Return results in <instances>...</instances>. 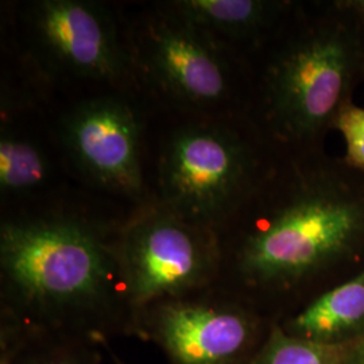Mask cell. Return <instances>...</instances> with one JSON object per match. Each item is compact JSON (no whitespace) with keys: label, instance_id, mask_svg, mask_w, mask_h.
Segmentation results:
<instances>
[{"label":"cell","instance_id":"obj_1","mask_svg":"<svg viewBox=\"0 0 364 364\" xmlns=\"http://www.w3.org/2000/svg\"><path fill=\"white\" fill-rule=\"evenodd\" d=\"M117 230L68 215L19 218L0 228V317L27 332L102 346L138 338Z\"/></svg>","mask_w":364,"mask_h":364},{"label":"cell","instance_id":"obj_2","mask_svg":"<svg viewBox=\"0 0 364 364\" xmlns=\"http://www.w3.org/2000/svg\"><path fill=\"white\" fill-rule=\"evenodd\" d=\"M221 243L219 282L255 305L287 297L364 243V174L304 169Z\"/></svg>","mask_w":364,"mask_h":364},{"label":"cell","instance_id":"obj_3","mask_svg":"<svg viewBox=\"0 0 364 364\" xmlns=\"http://www.w3.org/2000/svg\"><path fill=\"white\" fill-rule=\"evenodd\" d=\"M363 60L351 27L326 23L291 39L266 73L269 120L284 139L309 142L333 126L351 102L352 84Z\"/></svg>","mask_w":364,"mask_h":364},{"label":"cell","instance_id":"obj_4","mask_svg":"<svg viewBox=\"0 0 364 364\" xmlns=\"http://www.w3.org/2000/svg\"><path fill=\"white\" fill-rule=\"evenodd\" d=\"M257 162L242 136L221 126L176 131L159 168L162 207L221 235L251 189Z\"/></svg>","mask_w":364,"mask_h":364},{"label":"cell","instance_id":"obj_5","mask_svg":"<svg viewBox=\"0 0 364 364\" xmlns=\"http://www.w3.org/2000/svg\"><path fill=\"white\" fill-rule=\"evenodd\" d=\"M277 321L216 282L139 312L138 338L171 364H251Z\"/></svg>","mask_w":364,"mask_h":364},{"label":"cell","instance_id":"obj_6","mask_svg":"<svg viewBox=\"0 0 364 364\" xmlns=\"http://www.w3.org/2000/svg\"><path fill=\"white\" fill-rule=\"evenodd\" d=\"M117 246L138 314L151 304L195 293L220 279V235L162 205L119 228Z\"/></svg>","mask_w":364,"mask_h":364},{"label":"cell","instance_id":"obj_7","mask_svg":"<svg viewBox=\"0 0 364 364\" xmlns=\"http://www.w3.org/2000/svg\"><path fill=\"white\" fill-rule=\"evenodd\" d=\"M34 45L53 70L103 82L123 81L130 55L111 14L82 0H42L28 13Z\"/></svg>","mask_w":364,"mask_h":364},{"label":"cell","instance_id":"obj_8","mask_svg":"<svg viewBox=\"0 0 364 364\" xmlns=\"http://www.w3.org/2000/svg\"><path fill=\"white\" fill-rule=\"evenodd\" d=\"M213 38L166 6L146 23L141 61L171 99L200 108L219 105L228 92V69Z\"/></svg>","mask_w":364,"mask_h":364},{"label":"cell","instance_id":"obj_9","mask_svg":"<svg viewBox=\"0 0 364 364\" xmlns=\"http://www.w3.org/2000/svg\"><path fill=\"white\" fill-rule=\"evenodd\" d=\"M63 138L92 181L120 195H142L141 129L130 105L117 97L82 102L65 117Z\"/></svg>","mask_w":364,"mask_h":364},{"label":"cell","instance_id":"obj_10","mask_svg":"<svg viewBox=\"0 0 364 364\" xmlns=\"http://www.w3.org/2000/svg\"><path fill=\"white\" fill-rule=\"evenodd\" d=\"M287 335L341 344L364 335V270L277 321Z\"/></svg>","mask_w":364,"mask_h":364},{"label":"cell","instance_id":"obj_11","mask_svg":"<svg viewBox=\"0 0 364 364\" xmlns=\"http://www.w3.org/2000/svg\"><path fill=\"white\" fill-rule=\"evenodd\" d=\"M99 347L85 338L27 332L0 317V364H100Z\"/></svg>","mask_w":364,"mask_h":364},{"label":"cell","instance_id":"obj_12","mask_svg":"<svg viewBox=\"0 0 364 364\" xmlns=\"http://www.w3.org/2000/svg\"><path fill=\"white\" fill-rule=\"evenodd\" d=\"M174 13L210 36L250 37L269 26L282 3L263 0H181L168 3Z\"/></svg>","mask_w":364,"mask_h":364},{"label":"cell","instance_id":"obj_13","mask_svg":"<svg viewBox=\"0 0 364 364\" xmlns=\"http://www.w3.org/2000/svg\"><path fill=\"white\" fill-rule=\"evenodd\" d=\"M363 336L341 344H323L287 335L275 323L251 364H348Z\"/></svg>","mask_w":364,"mask_h":364},{"label":"cell","instance_id":"obj_14","mask_svg":"<svg viewBox=\"0 0 364 364\" xmlns=\"http://www.w3.org/2000/svg\"><path fill=\"white\" fill-rule=\"evenodd\" d=\"M45 156L34 144L9 132L0 138V188L6 193H22L46 180Z\"/></svg>","mask_w":364,"mask_h":364},{"label":"cell","instance_id":"obj_15","mask_svg":"<svg viewBox=\"0 0 364 364\" xmlns=\"http://www.w3.org/2000/svg\"><path fill=\"white\" fill-rule=\"evenodd\" d=\"M346 141L343 164L350 169L364 174V108L353 103L344 105L332 126Z\"/></svg>","mask_w":364,"mask_h":364},{"label":"cell","instance_id":"obj_16","mask_svg":"<svg viewBox=\"0 0 364 364\" xmlns=\"http://www.w3.org/2000/svg\"><path fill=\"white\" fill-rule=\"evenodd\" d=\"M333 4L338 11L351 14L364 22V0H341V1H335Z\"/></svg>","mask_w":364,"mask_h":364},{"label":"cell","instance_id":"obj_17","mask_svg":"<svg viewBox=\"0 0 364 364\" xmlns=\"http://www.w3.org/2000/svg\"><path fill=\"white\" fill-rule=\"evenodd\" d=\"M348 364H364V336L352 352Z\"/></svg>","mask_w":364,"mask_h":364}]
</instances>
